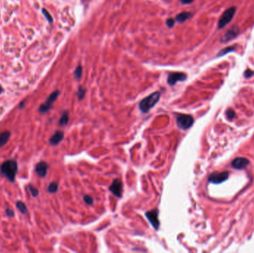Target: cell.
Listing matches in <instances>:
<instances>
[{
    "label": "cell",
    "mask_w": 254,
    "mask_h": 253,
    "mask_svg": "<svg viewBox=\"0 0 254 253\" xmlns=\"http://www.w3.org/2000/svg\"><path fill=\"white\" fill-rule=\"evenodd\" d=\"M226 115L227 117L229 120H233L235 117V116H236V113H235L234 111L232 110V109H229L228 111H227Z\"/></svg>",
    "instance_id": "cell-24"
},
{
    "label": "cell",
    "mask_w": 254,
    "mask_h": 253,
    "mask_svg": "<svg viewBox=\"0 0 254 253\" xmlns=\"http://www.w3.org/2000/svg\"><path fill=\"white\" fill-rule=\"evenodd\" d=\"M160 97V92L152 93L149 94L147 97L144 98L141 102L139 103V109L142 113H147L152 108L155 106V104L158 102Z\"/></svg>",
    "instance_id": "cell-2"
},
{
    "label": "cell",
    "mask_w": 254,
    "mask_h": 253,
    "mask_svg": "<svg viewBox=\"0 0 254 253\" xmlns=\"http://www.w3.org/2000/svg\"><path fill=\"white\" fill-rule=\"evenodd\" d=\"M194 119L189 114H180L176 119V123L178 128L186 130L193 125Z\"/></svg>",
    "instance_id": "cell-4"
},
{
    "label": "cell",
    "mask_w": 254,
    "mask_h": 253,
    "mask_svg": "<svg viewBox=\"0 0 254 253\" xmlns=\"http://www.w3.org/2000/svg\"><path fill=\"white\" fill-rule=\"evenodd\" d=\"M186 79V74L182 72H174L170 73L167 77V83L170 85H174L178 81H184Z\"/></svg>",
    "instance_id": "cell-9"
},
{
    "label": "cell",
    "mask_w": 254,
    "mask_h": 253,
    "mask_svg": "<svg viewBox=\"0 0 254 253\" xmlns=\"http://www.w3.org/2000/svg\"><path fill=\"white\" fill-rule=\"evenodd\" d=\"M48 169H49V164L44 162V161H41L36 165L35 172L38 176L41 177V178H45L48 173Z\"/></svg>",
    "instance_id": "cell-11"
},
{
    "label": "cell",
    "mask_w": 254,
    "mask_h": 253,
    "mask_svg": "<svg viewBox=\"0 0 254 253\" xmlns=\"http://www.w3.org/2000/svg\"><path fill=\"white\" fill-rule=\"evenodd\" d=\"M193 0H181V2L184 5H188L192 3Z\"/></svg>",
    "instance_id": "cell-29"
},
{
    "label": "cell",
    "mask_w": 254,
    "mask_h": 253,
    "mask_svg": "<svg viewBox=\"0 0 254 253\" xmlns=\"http://www.w3.org/2000/svg\"><path fill=\"white\" fill-rule=\"evenodd\" d=\"M86 89H85L83 87L80 86V88H78V93H77V95H78L79 100H83V98H84L85 95H86Z\"/></svg>",
    "instance_id": "cell-22"
},
{
    "label": "cell",
    "mask_w": 254,
    "mask_h": 253,
    "mask_svg": "<svg viewBox=\"0 0 254 253\" xmlns=\"http://www.w3.org/2000/svg\"><path fill=\"white\" fill-rule=\"evenodd\" d=\"M254 75V71H253L250 70V69H247L244 72V77L246 78H250L251 77H253Z\"/></svg>",
    "instance_id": "cell-27"
},
{
    "label": "cell",
    "mask_w": 254,
    "mask_h": 253,
    "mask_svg": "<svg viewBox=\"0 0 254 253\" xmlns=\"http://www.w3.org/2000/svg\"><path fill=\"white\" fill-rule=\"evenodd\" d=\"M58 183H55V182H52V183H50L49 186H48V191H49V193L54 194V193L57 192V190H58Z\"/></svg>",
    "instance_id": "cell-18"
},
{
    "label": "cell",
    "mask_w": 254,
    "mask_h": 253,
    "mask_svg": "<svg viewBox=\"0 0 254 253\" xmlns=\"http://www.w3.org/2000/svg\"><path fill=\"white\" fill-rule=\"evenodd\" d=\"M175 22H176V19L173 18H169L167 19L166 23L167 25L169 27V28H173L175 25Z\"/></svg>",
    "instance_id": "cell-25"
},
{
    "label": "cell",
    "mask_w": 254,
    "mask_h": 253,
    "mask_svg": "<svg viewBox=\"0 0 254 253\" xmlns=\"http://www.w3.org/2000/svg\"><path fill=\"white\" fill-rule=\"evenodd\" d=\"M18 170V165L14 160H8L0 166V172L11 182H14Z\"/></svg>",
    "instance_id": "cell-1"
},
{
    "label": "cell",
    "mask_w": 254,
    "mask_h": 253,
    "mask_svg": "<svg viewBox=\"0 0 254 253\" xmlns=\"http://www.w3.org/2000/svg\"><path fill=\"white\" fill-rule=\"evenodd\" d=\"M42 12H43V15L45 16V17L49 22H53V18L51 14H50V13H49V11H46V9H43L42 10Z\"/></svg>",
    "instance_id": "cell-23"
},
{
    "label": "cell",
    "mask_w": 254,
    "mask_h": 253,
    "mask_svg": "<svg viewBox=\"0 0 254 253\" xmlns=\"http://www.w3.org/2000/svg\"><path fill=\"white\" fill-rule=\"evenodd\" d=\"M236 8L235 7V6H233V7L227 9L226 11L223 13L221 17H220L219 20H218V28L219 29H222L223 28H224L228 23H230V21L233 18L235 14H236Z\"/></svg>",
    "instance_id": "cell-3"
},
{
    "label": "cell",
    "mask_w": 254,
    "mask_h": 253,
    "mask_svg": "<svg viewBox=\"0 0 254 253\" xmlns=\"http://www.w3.org/2000/svg\"><path fill=\"white\" fill-rule=\"evenodd\" d=\"M147 220L155 229L157 230L160 227V220L158 218V209H154L145 213Z\"/></svg>",
    "instance_id": "cell-6"
},
{
    "label": "cell",
    "mask_w": 254,
    "mask_h": 253,
    "mask_svg": "<svg viewBox=\"0 0 254 253\" xmlns=\"http://www.w3.org/2000/svg\"><path fill=\"white\" fill-rule=\"evenodd\" d=\"M249 163H250V161L245 157H236L233 160L231 165H232L233 168L240 170V169H243L246 166H247Z\"/></svg>",
    "instance_id": "cell-12"
},
{
    "label": "cell",
    "mask_w": 254,
    "mask_h": 253,
    "mask_svg": "<svg viewBox=\"0 0 254 253\" xmlns=\"http://www.w3.org/2000/svg\"><path fill=\"white\" fill-rule=\"evenodd\" d=\"M16 206H17V209L20 211L21 213L26 214L27 212H28V208H27L25 204H24L23 202H22V201H17V204H16Z\"/></svg>",
    "instance_id": "cell-17"
},
{
    "label": "cell",
    "mask_w": 254,
    "mask_h": 253,
    "mask_svg": "<svg viewBox=\"0 0 254 253\" xmlns=\"http://www.w3.org/2000/svg\"><path fill=\"white\" fill-rule=\"evenodd\" d=\"M2 91H3L2 88V86H1V85H0V94H1V93L2 92Z\"/></svg>",
    "instance_id": "cell-30"
},
{
    "label": "cell",
    "mask_w": 254,
    "mask_h": 253,
    "mask_svg": "<svg viewBox=\"0 0 254 253\" xmlns=\"http://www.w3.org/2000/svg\"><path fill=\"white\" fill-rule=\"evenodd\" d=\"M191 17H192V14L190 12L180 13L179 14L176 16V21H177L178 22H180V23H182V22H184L187 19H189Z\"/></svg>",
    "instance_id": "cell-15"
},
{
    "label": "cell",
    "mask_w": 254,
    "mask_h": 253,
    "mask_svg": "<svg viewBox=\"0 0 254 253\" xmlns=\"http://www.w3.org/2000/svg\"><path fill=\"white\" fill-rule=\"evenodd\" d=\"M109 191L115 196L117 198H120L123 192V183L119 179H115L112 182V185L109 186Z\"/></svg>",
    "instance_id": "cell-8"
},
{
    "label": "cell",
    "mask_w": 254,
    "mask_h": 253,
    "mask_svg": "<svg viewBox=\"0 0 254 253\" xmlns=\"http://www.w3.org/2000/svg\"><path fill=\"white\" fill-rule=\"evenodd\" d=\"M228 176H229V173L227 172H214L209 176L208 180L210 183L218 184V183H221L227 180Z\"/></svg>",
    "instance_id": "cell-7"
},
{
    "label": "cell",
    "mask_w": 254,
    "mask_h": 253,
    "mask_svg": "<svg viewBox=\"0 0 254 253\" xmlns=\"http://www.w3.org/2000/svg\"><path fill=\"white\" fill-rule=\"evenodd\" d=\"M82 74H83V68L80 65H78L75 69V72H74V76H75V79L77 80H79L81 78Z\"/></svg>",
    "instance_id": "cell-19"
},
{
    "label": "cell",
    "mask_w": 254,
    "mask_h": 253,
    "mask_svg": "<svg viewBox=\"0 0 254 253\" xmlns=\"http://www.w3.org/2000/svg\"><path fill=\"white\" fill-rule=\"evenodd\" d=\"M28 189H29L30 194L33 197H37L39 195V190L32 184L28 185Z\"/></svg>",
    "instance_id": "cell-21"
},
{
    "label": "cell",
    "mask_w": 254,
    "mask_h": 253,
    "mask_svg": "<svg viewBox=\"0 0 254 253\" xmlns=\"http://www.w3.org/2000/svg\"><path fill=\"white\" fill-rule=\"evenodd\" d=\"M239 32V27H238L237 25H233L232 28H230L229 30H227V31L223 35L222 37L221 38V42L222 43H224L233 40L234 38H236V36H238Z\"/></svg>",
    "instance_id": "cell-10"
},
{
    "label": "cell",
    "mask_w": 254,
    "mask_h": 253,
    "mask_svg": "<svg viewBox=\"0 0 254 253\" xmlns=\"http://www.w3.org/2000/svg\"><path fill=\"white\" fill-rule=\"evenodd\" d=\"M11 137V132L9 131H5L0 133V148L4 146L8 141Z\"/></svg>",
    "instance_id": "cell-14"
},
{
    "label": "cell",
    "mask_w": 254,
    "mask_h": 253,
    "mask_svg": "<svg viewBox=\"0 0 254 253\" xmlns=\"http://www.w3.org/2000/svg\"><path fill=\"white\" fill-rule=\"evenodd\" d=\"M64 138V132L62 131H57L49 139V143L52 146H55L61 143Z\"/></svg>",
    "instance_id": "cell-13"
},
{
    "label": "cell",
    "mask_w": 254,
    "mask_h": 253,
    "mask_svg": "<svg viewBox=\"0 0 254 253\" xmlns=\"http://www.w3.org/2000/svg\"><path fill=\"white\" fill-rule=\"evenodd\" d=\"M83 200H84L85 203L88 204V205H91V204H93L94 201H93V198L89 195H85L83 197Z\"/></svg>",
    "instance_id": "cell-26"
},
{
    "label": "cell",
    "mask_w": 254,
    "mask_h": 253,
    "mask_svg": "<svg viewBox=\"0 0 254 253\" xmlns=\"http://www.w3.org/2000/svg\"><path fill=\"white\" fill-rule=\"evenodd\" d=\"M5 213H6V215H7V216H8V217H12L14 216V212L11 209H6Z\"/></svg>",
    "instance_id": "cell-28"
},
{
    "label": "cell",
    "mask_w": 254,
    "mask_h": 253,
    "mask_svg": "<svg viewBox=\"0 0 254 253\" xmlns=\"http://www.w3.org/2000/svg\"><path fill=\"white\" fill-rule=\"evenodd\" d=\"M69 121V113L67 111H64L59 120V124L62 126H65Z\"/></svg>",
    "instance_id": "cell-16"
},
{
    "label": "cell",
    "mask_w": 254,
    "mask_h": 253,
    "mask_svg": "<svg viewBox=\"0 0 254 253\" xmlns=\"http://www.w3.org/2000/svg\"><path fill=\"white\" fill-rule=\"evenodd\" d=\"M59 94H60V92H59V91H58V90L51 93V94L49 95V97L47 98L46 102L40 106L39 112L42 113V114H45V113L49 112L50 109H51V106H52L53 103H54V101H55L59 96Z\"/></svg>",
    "instance_id": "cell-5"
},
{
    "label": "cell",
    "mask_w": 254,
    "mask_h": 253,
    "mask_svg": "<svg viewBox=\"0 0 254 253\" xmlns=\"http://www.w3.org/2000/svg\"><path fill=\"white\" fill-rule=\"evenodd\" d=\"M235 50V46H229V47L224 48V49L221 50L219 53L218 54V56H224L225 54H228L229 52H231V51H233Z\"/></svg>",
    "instance_id": "cell-20"
}]
</instances>
